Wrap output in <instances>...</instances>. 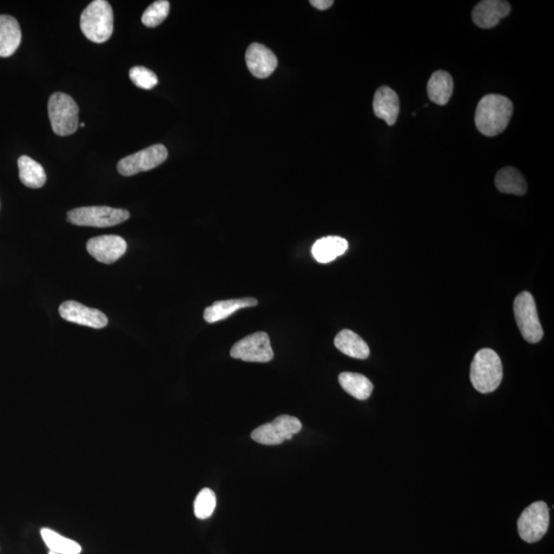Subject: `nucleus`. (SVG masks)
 Wrapping results in <instances>:
<instances>
[{"instance_id": "obj_1", "label": "nucleus", "mask_w": 554, "mask_h": 554, "mask_svg": "<svg viewBox=\"0 0 554 554\" xmlns=\"http://www.w3.org/2000/svg\"><path fill=\"white\" fill-rule=\"evenodd\" d=\"M513 105L510 99L501 95H487L479 101L476 111V125L487 137L498 136L510 124Z\"/></svg>"}, {"instance_id": "obj_2", "label": "nucleus", "mask_w": 554, "mask_h": 554, "mask_svg": "<svg viewBox=\"0 0 554 554\" xmlns=\"http://www.w3.org/2000/svg\"><path fill=\"white\" fill-rule=\"evenodd\" d=\"M503 379V361L490 348L479 351L472 360L471 380L480 393H491L499 387Z\"/></svg>"}, {"instance_id": "obj_3", "label": "nucleus", "mask_w": 554, "mask_h": 554, "mask_svg": "<svg viewBox=\"0 0 554 554\" xmlns=\"http://www.w3.org/2000/svg\"><path fill=\"white\" fill-rule=\"evenodd\" d=\"M81 28L91 42L103 44L114 33V11L107 0H95L83 12Z\"/></svg>"}, {"instance_id": "obj_4", "label": "nucleus", "mask_w": 554, "mask_h": 554, "mask_svg": "<svg viewBox=\"0 0 554 554\" xmlns=\"http://www.w3.org/2000/svg\"><path fill=\"white\" fill-rule=\"evenodd\" d=\"M49 117L51 129L58 136H70L78 128V107L69 95L56 92L49 100Z\"/></svg>"}, {"instance_id": "obj_5", "label": "nucleus", "mask_w": 554, "mask_h": 554, "mask_svg": "<svg viewBox=\"0 0 554 554\" xmlns=\"http://www.w3.org/2000/svg\"><path fill=\"white\" fill-rule=\"evenodd\" d=\"M514 316L526 341L536 344L543 338V328L539 321L535 299L529 292L520 293L513 305Z\"/></svg>"}, {"instance_id": "obj_6", "label": "nucleus", "mask_w": 554, "mask_h": 554, "mask_svg": "<svg viewBox=\"0 0 554 554\" xmlns=\"http://www.w3.org/2000/svg\"><path fill=\"white\" fill-rule=\"evenodd\" d=\"M68 221L77 226L111 227L129 220L130 213L123 209L84 207L70 210Z\"/></svg>"}, {"instance_id": "obj_7", "label": "nucleus", "mask_w": 554, "mask_h": 554, "mask_svg": "<svg viewBox=\"0 0 554 554\" xmlns=\"http://www.w3.org/2000/svg\"><path fill=\"white\" fill-rule=\"evenodd\" d=\"M550 520V508L542 501L526 507L518 522L520 538L527 543L538 542L549 530Z\"/></svg>"}, {"instance_id": "obj_8", "label": "nucleus", "mask_w": 554, "mask_h": 554, "mask_svg": "<svg viewBox=\"0 0 554 554\" xmlns=\"http://www.w3.org/2000/svg\"><path fill=\"white\" fill-rule=\"evenodd\" d=\"M302 430V423L298 418L282 415L272 423L264 424L256 428L250 437L256 443L265 446H277L285 440L292 439L296 433Z\"/></svg>"}, {"instance_id": "obj_9", "label": "nucleus", "mask_w": 554, "mask_h": 554, "mask_svg": "<svg viewBox=\"0 0 554 554\" xmlns=\"http://www.w3.org/2000/svg\"><path fill=\"white\" fill-rule=\"evenodd\" d=\"M168 154L166 146L162 144L154 145V146L123 158L117 164L118 173L130 177L154 170L166 162Z\"/></svg>"}, {"instance_id": "obj_10", "label": "nucleus", "mask_w": 554, "mask_h": 554, "mask_svg": "<svg viewBox=\"0 0 554 554\" xmlns=\"http://www.w3.org/2000/svg\"><path fill=\"white\" fill-rule=\"evenodd\" d=\"M231 358L249 362H268L273 359L269 336L258 332L236 342L230 352Z\"/></svg>"}, {"instance_id": "obj_11", "label": "nucleus", "mask_w": 554, "mask_h": 554, "mask_svg": "<svg viewBox=\"0 0 554 554\" xmlns=\"http://www.w3.org/2000/svg\"><path fill=\"white\" fill-rule=\"evenodd\" d=\"M127 241L118 235L94 237L87 243L88 252L97 261L104 264H112L120 260L127 252Z\"/></svg>"}, {"instance_id": "obj_12", "label": "nucleus", "mask_w": 554, "mask_h": 554, "mask_svg": "<svg viewBox=\"0 0 554 554\" xmlns=\"http://www.w3.org/2000/svg\"><path fill=\"white\" fill-rule=\"evenodd\" d=\"M59 313L65 321L92 328H103L107 326V316L98 309L90 308L76 301H66L59 308Z\"/></svg>"}, {"instance_id": "obj_13", "label": "nucleus", "mask_w": 554, "mask_h": 554, "mask_svg": "<svg viewBox=\"0 0 554 554\" xmlns=\"http://www.w3.org/2000/svg\"><path fill=\"white\" fill-rule=\"evenodd\" d=\"M248 68L257 78H267L277 67V58L272 50L261 44H252L246 54Z\"/></svg>"}, {"instance_id": "obj_14", "label": "nucleus", "mask_w": 554, "mask_h": 554, "mask_svg": "<svg viewBox=\"0 0 554 554\" xmlns=\"http://www.w3.org/2000/svg\"><path fill=\"white\" fill-rule=\"evenodd\" d=\"M510 4L500 0H485L477 4L472 12L474 24L480 28H495L501 20L510 15Z\"/></svg>"}, {"instance_id": "obj_15", "label": "nucleus", "mask_w": 554, "mask_h": 554, "mask_svg": "<svg viewBox=\"0 0 554 554\" xmlns=\"http://www.w3.org/2000/svg\"><path fill=\"white\" fill-rule=\"evenodd\" d=\"M376 116L384 120L388 125H393L400 115V99L392 89L382 87L376 91L373 102Z\"/></svg>"}, {"instance_id": "obj_16", "label": "nucleus", "mask_w": 554, "mask_h": 554, "mask_svg": "<svg viewBox=\"0 0 554 554\" xmlns=\"http://www.w3.org/2000/svg\"><path fill=\"white\" fill-rule=\"evenodd\" d=\"M22 42V32L14 17L0 16V57L8 58L18 50Z\"/></svg>"}, {"instance_id": "obj_17", "label": "nucleus", "mask_w": 554, "mask_h": 554, "mask_svg": "<svg viewBox=\"0 0 554 554\" xmlns=\"http://www.w3.org/2000/svg\"><path fill=\"white\" fill-rule=\"evenodd\" d=\"M258 305V301L254 298L231 299L226 301H217L213 305L204 310L203 318L209 323H214L226 320L237 310L247 307H254Z\"/></svg>"}, {"instance_id": "obj_18", "label": "nucleus", "mask_w": 554, "mask_h": 554, "mask_svg": "<svg viewBox=\"0 0 554 554\" xmlns=\"http://www.w3.org/2000/svg\"><path fill=\"white\" fill-rule=\"evenodd\" d=\"M348 241L339 236H327L316 241L313 247V256L320 263H329L345 254Z\"/></svg>"}, {"instance_id": "obj_19", "label": "nucleus", "mask_w": 554, "mask_h": 554, "mask_svg": "<svg viewBox=\"0 0 554 554\" xmlns=\"http://www.w3.org/2000/svg\"><path fill=\"white\" fill-rule=\"evenodd\" d=\"M335 346L342 353L356 360H366L369 356V348L364 339L351 329H343L335 338Z\"/></svg>"}, {"instance_id": "obj_20", "label": "nucleus", "mask_w": 554, "mask_h": 554, "mask_svg": "<svg viewBox=\"0 0 554 554\" xmlns=\"http://www.w3.org/2000/svg\"><path fill=\"white\" fill-rule=\"evenodd\" d=\"M453 78L447 72L439 70L434 72L427 84L428 97L440 107L446 105L453 94Z\"/></svg>"}, {"instance_id": "obj_21", "label": "nucleus", "mask_w": 554, "mask_h": 554, "mask_svg": "<svg viewBox=\"0 0 554 554\" xmlns=\"http://www.w3.org/2000/svg\"><path fill=\"white\" fill-rule=\"evenodd\" d=\"M495 184L500 193L514 195H524L526 193V182L520 171L511 167L501 169Z\"/></svg>"}, {"instance_id": "obj_22", "label": "nucleus", "mask_w": 554, "mask_h": 554, "mask_svg": "<svg viewBox=\"0 0 554 554\" xmlns=\"http://www.w3.org/2000/svg\"><path fill=\"white\" fill-rule=\"evenodd\" d=\"M20 180L29 188H42L46 182L44 169L31 157L23 155L18 161Z\"/></svg>"}, {"instance_id": "obj_23", "label": "nucleus", "mask_w": 554, "mask_h": 554, "mask_svg": "<svg viewBox=\"0 0 554 554\" xmlns=\"http://www.w3.org/2000/svg\"><path fill=\"white\" fill-rule=\"evenodd\" d=\"M339 384L352 397L360 400H366L373 392V384L364 375L356 373H342L339 376Z\"/></svg>"}, {"instance_id": "obj_24", "label": "nucleus", "mask_w": 554, "mask_h": 554, "mask_svg": "<svg viewBox=\"0 0 554 554\" xmlns=\"http://www.w3.org/2000/svg\"><path fill=\"white\" fill-rule=\"evenodd\" d=\"M44 542L49 547L51 552L57 554H81V544L76 541L66 538L49 527H44L41 531Z\"/></svg>"}, {"instance_id": "obj_25", "label": "nucleus", "mask_w": 554, "mask_h": 554, "mask_svg": "<svg viewBox=\"0 0 554 554\" xmlns=\"http://www.w3.org/2000/svg\"><path fill=\"white\" fill-rule=\"evenodd\" d=\"M170 12V3L167 0H158L148 6L142 16V23L149 28H157L164 20L167 19Z\"/></svg>"}, {"instance_id": "obj_26", "label": "nucleus", "mask_w": 554, "mask_h": 554, "mask_svg": "<svg viewBox=\"0 0 554 554\" xmlns=\"http://www.w3.org/2000/svg\"><path fill=\"white\" fill-rule=\"evenodd\" d=\"M217 504L216 495L212 490L202 489L194 501V514L197 518L207 519L212 517Z\"/></svg>"}, {"instance_id": "obj_27", "label": "nucleus", "mask_w": 554, "mask_h": 554, "mask_svg": "<svg viewBox=\"0 0 554 554\" xmlns=\"http://www.w3.org/2000/svg\"><path fill=\"white\" fill-rule=\"evenodd\" d=\"M130 78L138 88L151 90L158 83V79L154 71L136 66L130 70Z\"/></svg>"}, {"instance_id": "obj_28", "label": "nucleus", "mask_w": 554, "mask_h": 554, "mask_svg": "<svg viewBox=\"0 0 554 554\" xmlns=\"http://www.w3.org/2000/svg\"><path fill=\"white\" fill-rule=\"evenodd\" d=\"M310 4H312L313 6H314L315 9H318L320 11H326L331 8V6L334 4V2L333 0H312V2H310Z\"/></svg>"}, {"instance_id": "obj_29", "label": "nucleus", "mask_w": 554, "mask_h": 554, "mask_svg": "<svg viewBox=\"0 0 554 554\" xmlns=\"http://www.w3.org/2000/svg\"><path fill=\"white\" fill-rule=\"evenodd\" d=\"M49 554H57V553H54V552H51V551H50V552H49Z\"/></svg>"}]
</instances>
